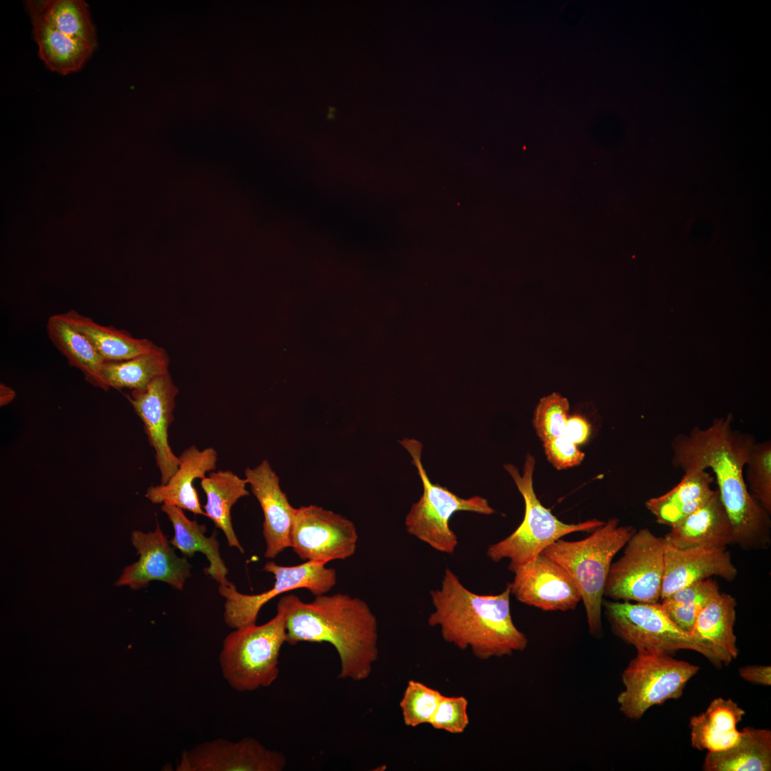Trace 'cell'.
Here are the masks:
<instances>
[{"instance_id": "34", "label": "cell", "mask_w": 771, "mask_h": 771, "mask_svg": "<svg viewBox=\"0 0 771 771\" xmlns=\"http://www.w3.org/2000/svg\"><path fill=\"white\" fill-rule=\"evenodd\" d=\"M745 467L750 493L770 514L771 442L770 440L755 443Z\"/></svg>"}, {"instance_id": "20", "label": "cell", "mask_w": 771, "mask_h": 771, "mask_svg": "<svg viewBox=\"0 0 771 771\" xmlns=\"http://www.w3.org/2000/svg\"><path fill=\"white\" fill-rule=\"evenodd\" d=\"M178 458V468L168 482L149 487L145 496L155 504L175 505L195 515H206L193 483L216 469L217 452L213 448L201 450L193 445L185 449Z\"/></svg>"}, {"instance_id": "30", "label": "cell", "mask_w": 771, "mask_h": 771, "mask_svg": "<svg viewBox=\"0 0 771 771\" xmlns=\"http://www.w3.org/2000/svg\"><path fill=\"white\" fill-rule=\"evenodd\" d=\"M29 14H34L61 33L96 46V34L88 6L82 0H46L27 1Z\"/></svg>"}, {"instance_id": "18", "label": "cell", "mask_w": 771, "mask_h": 771, "mask_svg": "<svg viewBox=\"0 0 771 771\" xmlns=\"http://www.w3.org/2000/svg\"><path fill=\"white\" fill-rule=\"evenodd\" d=\"M737 573L726 548L680 549L666 544L660 600L680 589L713 576L732 581Z\"/></svg>"}, {"instance_id": "14", "label": "cell", "mask_w": 771, "mask_h": 771, "mask_svg": "<svg viewBox=\"0 0 771 771\" xmlns=\"http://www.w3.org/2000/svg\"><path fill=\"white\" fill-rule=\"evenodd\" d=\"M178 393L168 371L154 378L144 389L131 390L127 396L154 450L161 484L166 483L179 465V458L168 443V428L174 419Z\"/></svg>"}, {"instance_id": "29", "label": "cell", "mask_w": 771, "mask_h": 771, "mask_svg": "<svg viewBox=\"0 0 771 771\" xmlns=\"http://www.w3.org/2000/svg\"><path fill=\"white\" fill-rule=\"evenodd\" d=\"M46 332L51 343L71 366L81 371L88 383L106 390L101 375L105 360L87 338L74 329L60 313L49 318Z\"/></svg>"}, {"instance_id": "8", "label": "cell", "mask_w": 771, "mask_h": 771, "mask_svg": "<svg viewBox=\"0 0 771 771\" xmlns=\"http://www.w3.org/2000/svg\"><path fill=\"white\" fill-rule=\"evenodd\" d=\"M624 670L625 690L618 696L620 712L632 720L640 719L654 705L680 698L699 667L657 650L638 649Z\"/></svg>"}, {"instance_id": "15", "label": "cell", "mask_w": 771, "mask_h": 771, "mask_svg": "<svg viewBox=\"0 0 771 771\" xmlns=\"http://www.w3.org/2000/svg\"><path fill=\"white\" fill-rule=\"evenodd\" d=\"M131 540L139 556L138 560L124 568L116 580L118 587L133 590L146 587L151 581H161L181 590L191 577V565L186 557H178L158 523L152 532L135 530Z\"/></svg>"}, {"instance_id": "16", "label": "cell", "mask_w": 771, "mask_h": 771, "mask_svg": "<svg viewBox=\"0 0 771 771\" xmlns=\"http://www.w3.org/2000/svg\"><path fill=\"white\" fill-rule=\"evenodd\" d=\"M513 573L511 594L520 603L545 611L574 610L580 594L568 573L540 553Z\"/></svg>"}, {"instance_id": "26", "label": "cell", "mask_w": 771, "mask_h": 771, "mask_svg": "<svg viewBox=\"0 0 771 771\" xmlns=\"http://www.w3.org/2000/svg\"><path fill=\"white\" fill-rule=\"evenodd\" d=\"M208 474L201 480L206 495L203 505L206 516L223 532L230 547L243 553L244 549L233 530L231 510L240 498L249 495L246 488L248 483L231 470L211 471Z\"/></svg>"}, {"instance_id": "38", "label": "cell", "mask_w": 771, "mask_h": 771, "mask_svg": "<svg viewBox=\"0 0 771 771\" xmlns=\"http://www.w3.org/2000/svg\"><path fill=\"white\" fill-rule=\"evenodd\" d=\"M564 435L575 444H583L589 438L590 425L585 418L579 415L569 416Z\"/></svg>"}, {"instance_id": "13", "label": "cell", "mask_w": 771, "mask_h": 771, "mask_svg": "<svg viewBox=\"0 0 771 771\" xmlns=\"http://www.w3.org/2000/svg\"><path fill=\"white\" fill-rule=\"evenodd\" d=\"M287 764L281 752L245 737L232 742L218 738L182 752L176 771H281Z\"/></svg>"}, {"instance_id": "12", "label": "cell", "mask_w": 771, "mask_h": 771, "mask_svg": "<svg viewBox=\"0 0 771 771\" xmlns=\"http://www.w3.org/2000/svg\"><path fill=\"white\" fill-rule=\"evenodd\" d=\"M358 538L356 528L350 520L311 505L296 509L290 548L303 560L326 564L352 556Z\"/></svg>"}, {"instance_id": "10", "label": "cell", "mask_w": 771, "mask_h": 771, "mask_svg": "<svg viewBox=\"0 0 771 771\" xmlns=\"http://www.w3.org/2000/svg\"><path fill=\"white\" fill-rule=\"evenodd\" d=\"M323 563L306 561L293 566L266 563L263 570L274 575L273 587L260 594L246 595L237 591L233 583L219 585L225 598L223 620L233 629L256 624L261 608L271 599L288 591L305 588L315 596L326 594L336 583V571Z\"/></svg>"}, {"instance_id": "28", "label": "cell", "mask_w": 771, "mask_h": 771, "mask_svg": "<svg viewBox=\"0 0 771 771\" xmlns=\"http://www.w3.org/2000/svg\"><path fill=\"white\" fill-rule=\"evenodd\" d=\"M29 14L38 54L46 66L61 75L81 69L95 49L50 26L37 15Z\"/></svg>"}, {"instance_id": "6", "label": "cell", "mask_w": 771, "mask_h": 771, "mask_svg": "<svg viewBox=\"0 0 771 771\" xmlns=\"http://www.w3.org/2000/svg\"><path fill=\"white\" fill-rule=\"evenodd\" d=\"M534 467L535 458L531 455H528L525 458L522 475L515 465H504V468L511 475L524 499V518L510 535L490 544L486 555L495 563L508 559L510 563L508 568L512 572L533 560L563 536L579 531H591L605 523L592 519L568 524L558 520L541 504L536 496L533 482Z\"/></svg>"}, {"instance_id": "24", "label": "cell", "mask_w": 771, "mask_h": 771, "mask_svg": "<svg viewBox=\"0 0 771 771\" xmlns=\"http://www.w3.org/2000/svg\"><path fill=\"white\" fill-rule=\"evenodd\" d=\"M61 316L92 344L105 361H122L159 349L152 341L133 337L128 331L101 325L74 310Z\"/></svg>"}, {"instance_id": "35", "label": "cell", "mask_w": 771, "mask_h": 771, "mask_svg": "<svg viewBox=\"0 0 771 771\" xmlns=\"http://www.w3.org/2000/svg\"><path fill=\"white\" fill-rule=\"evenodd\" d=\"M569 410L568 399L557 393L540 400L534 411L533 425L542 442L564 435Z\"/></svg>"}, {"instance_id": "25", "label": "cell", "mask_w": 771, "mask_h": 771, "mask_svg": "<svg viewBox=\"0 0 771 771\" xmlns=\"http://www.w3.org/2000/svg\"><path fill=\"white\" fill-rule=\"evenodd\" d=\"M161 508L174 530V535L169 540L171 545L184 556L191 557L196 552L203 553L209 562L208 567L204 570L205 573L219 585H228L231 582L226 577L228 568L220 554L217 533L214 532L211 536H206V525L188 519L183 509L175 505L162 504Z\"/></svg>"}, {"instance_id": "33", "label": "cell", "mask_w": 771, "mask_h": 771, "mask_svg": "<svg viewBox=\"0 0 771 771\" xmlns=\"http://www.w3.org/2000/svg\"><path fill=\"white\" fill-rule=\"evenodd\" d=\"M443 696L438 690L410 680L399 704L404 724L411 727L429 724Z\"/></svg>"}, {"instance_id": "39", "label": "cell", "mask_w": 771, "mask_h": 771, "mask_svg": "<svg viewBox=\"0 0 771 771\" xmlns=\"http://www.w3.org/2000/svg\"><path fill=\"white\" fill-rule=\"evenodd\" d=\"M740 676L751 683L770 685L771 667L770 665H747L739 669Z\"/></svg>"}, {"instance_id": "4", "label": "cell", "mask_w": 771, "mask_h": 771, "mask_svg": "<svg viewBox=\"0 0 771 771\" xmlns=\"http://www.w3.org/2000/svg\"><path fill=\"white\" fill-rule=\"evenodd\" d=\"M636 530L609 519L588 537L568 541L559 539L542 553L558 563L570 575L583 603L590 633L602 635V603L613 559Z\"/></svg>"}, {"instance_id": "2", "label": "cell", "mask_w": 771, "mask_h": 771, "mask_svg": "<svg viewBox=\"0 0 771 771\" xmlns=\"http://www.w3.org/2000/svg\"><path fill=\"white\" fill-rule=\"evenodd\" d=\"M430 595L434 610L428 624L439 627L445 642L462 650L470 649L482 660L509 656L527 647L528 640L511 616L509 583L500 594L478 595L447 568L440 588Z\"/></svg>"}, {"instance_id": "22", "label": "cell", "mask_w": 771, "mask_h": 771, "mask_svg": "<svg viewBox=\"0 0 771 771\" xmlns=\"http://www.w3.org/2000/svg\"><path fill=\"white\" fill-rule=\"evenodd\" d=\"M745 711L731 699H714L706 710L690 720L691 745L699 750L719 752L735 745L742 732L737 725Z\"/></svg>"}, {"instance_id": "27", "label": "cell", "mask_w": 771, "mask_h": 771, "mask_svg": "<svg viewBox=\"0 0 771 771\" xmlns=\"http://www.w3.org/2000/svg\"><path fill=\"white\" fill-rule=\"evenodd\" d=\"M740 741L723 751L707 752L702 769L705 771H770L771 732L750 727L742 730Z\"/></svg>"}, {"instance_id": "40", "label": "cell", "mask_w": 771, "mask_h": 771, "mask_svg": "<svg viewBox=\"0 0 771 771\" xmlns=\"http://www.w3.org/2000/svg\"><path fill=\"white\" fill-rule=\"evenodd\" d=\"M16 397L15 390L6 384L0 383V405L5 406L10 403Z\"/></svg>"}, {"instance_id": "9", "label": "cell", "mask_w": 771, "mask_h": 771, "mask_svg": "<svg viewBox=\"0 0 771 771\" xmlns=\"http://www.w3.org/2000/svg\"><path fill=\"white\" fill-rule=\"evenodd\" d=\"M666 544L665 538L647 528L636 530L622 556L610 565L604 596L613 600L659 603Z\"/></svg>"}, {"instance_id": "1", "label": "cell", "mask_w": 771, "mask_h": 771, "mask_svg": "<svg viewBox=\"0 0 771 771\" xmlns=\"http://www.w3.org/2000/svg\"><path fill=\"white\" fill-rule=\"evenodd\" d=\"M732 419L727 414L705 428L677 435L671 442L672 464L684 472L710 468L732 525V544L745 550H765L771 543L770 514L752 498L744 475L756 441L733 428Z\"/></svg>"}, {"instance_id": "7", "label": "cell", "mask_w": 771, "mask_h": 771, "mask_svg": "<svg viewBox=\"0 0 771 771\" xmlns=\"http://www.w3.org/2000/svg\"><path fill=\"white\" fill-rule=\"evenodd\" d=\"M399 443L412 457L411 463L416 467L423 486V495L412 505L405 517L406 530L434 550L453 554L458 541L449 525L452 515L458 511L491 515L495 510L485 498H463L445 487L432 483L422 464L423 444L413 438H404Z\"/></svg>"}, {"instance_id": "37", "label": "cell", "mask_w": 771, "mask_h": 771, "mask_svg": "<svg viewBox=\"0 0 771 771\" xmlns=\"http://www.w3.org/2000/svg\"><path fill=\"white\" fill-rule=\"evenodd\" d=\"M543 443L548 460L558 470L577 466L584 459L585 453L565 435Z\"/></svg>"}, {"instance_id": "21", "label": "cell", "mask_w": 771, "mask_h": 771, "mask_svg": "<svg viewBox=\"0 0 771 771\" xmlns=\"http://www.w3.org/2000/svg\"><path fill=\"white\" fill-rule=\"evenodd\" d=\"M670 528L664 538L667 544L677 548H726L732 544V525L717 490L704 504Z\"/></svg>"}, {"instance_id": "31", "label": "cell", "mask_w": 771, "mask_h": 771, "mask_svg": "<svg viewBox=\"0 0 771 771\" xmlns=\"http://www.w3.org/2000/svg\"><path fill=\"white\" fill-rule=\"evenodd\" d=\"M170 359L163 348L122 361H105L101 375L110 388L142 390L156 377L168 372Z\"/></svg>"}, {"instance_id": "32", "label": "cell", "mask_w": 771, "mask_h": 771, "mask_svg": "<svg viewBox=\"0 0 771 771\" xmlns=\"http://www.w3.org/2000/svg\"><path fill=\"white\" fill-rule=\"evenodd\" d=\"M719 593L717 583L708 578L677 590L660 603L668 618L690 635L701 610Z\"/></svg>"}, {"instance_id": "11", "label": "cell", "mask_w": 771, "mask_h": 771, "mask_svg": "<svg viewBox=\"0 0 771 771\" xmlns=\"http://www.w3.org/2000/svg\"><path fill=\"white\" fill-rule=\"evenodd\" d=\"M602 608L613 633L636 650H657L669 654L691 650L702 655L690 635L668 618L660 602L603 600Z\"/></svg>"}, {"instance_id": "17", "label": "cell", "mask_w": 771, "mask_h": 771, "mask_svg": "<svg viewBox=\"0 0 771 771\" xmlns=\"http://www.w3.org/2000/svg\"><path fill=\"white\" fill-rule=\"evenodd\" d=\"M245 477L264 515V556L274 558L290 548L291 530L297 508L290 504L281 488L279 478L268 460H263L253 468H247Z\"/></svg>"}, {"instance_id": "5", "label": "cell", "mask_w": 771, "mask_h": 771, "mask_svg": "<svg viewBox=\"0 0 771 771\" xmlns=\"http://www.w3.org/2000/svg\"><path fill=\"white\" fill-rule=\"evenodd\" d=\"M292 594L281 598L268 622L234 629L226 636L219 654L223 677L234 690L268 687L279 675V655L286 640V618Z\"/></svg>"}, {"instance_id": "23", "label": "cell", "mask_w": 771, "mask_h": 771, "mask_svg": "<svg viewBox=\"0 0 771 771\" xmlns=\"http://www.w3.org/2000/svg\"><path fill=\"white\" fill-rule=\"evenodd\" d=\"M680 481L666 493L650 498L647 509L661 525L675 527L704 504L713 494L714 478L707 470L684 472Z\"/></svg>"}, {"instance_id": "3", "label": "cell", "mask_w": 771, "mask_h": 771, "mask_svg": "<svg viewBox=\"0 0 771 771\" xmlns=\"http://www.w3.org/2000/svg\"><path fill=\"white\" fill-rule=\"evenodd\" d=\"M286 642H328L338 652V677L367 679L378 657L377 618L358 598L336 593L304 603L292 594L286 618Z\"/></svg>"}, {"instance_id": "36", "label": "cell", "mask_w": 771, "mask_h": 771, "mask_svg": "<svg viewBox=\"0 0 771 771\" xmlns=\"http://www.w3.org/2000/svg\"><path fill=\"white\" fill-rule=\"evenodd\" d=\"M468 705L464 696L443 695L429 724L434 729L449 733H463L469 724Z\"/></svg>"}, {"instance_id": "19", "label": "cell", "mask_w": 771, "mask_h": 771, "mask_svg": "<svg viewBox=\"0 0 771 771\" xmlns=\"http://www.w3.org/2000/svg\"><path fill=\"white\" fill-rule=\"evenodd\" d=\"M737 603L731 595L719 593L700 613L690 634L702 655L714 665H728L738 655L734 633Z\"/></svg>"}]
</instances>
